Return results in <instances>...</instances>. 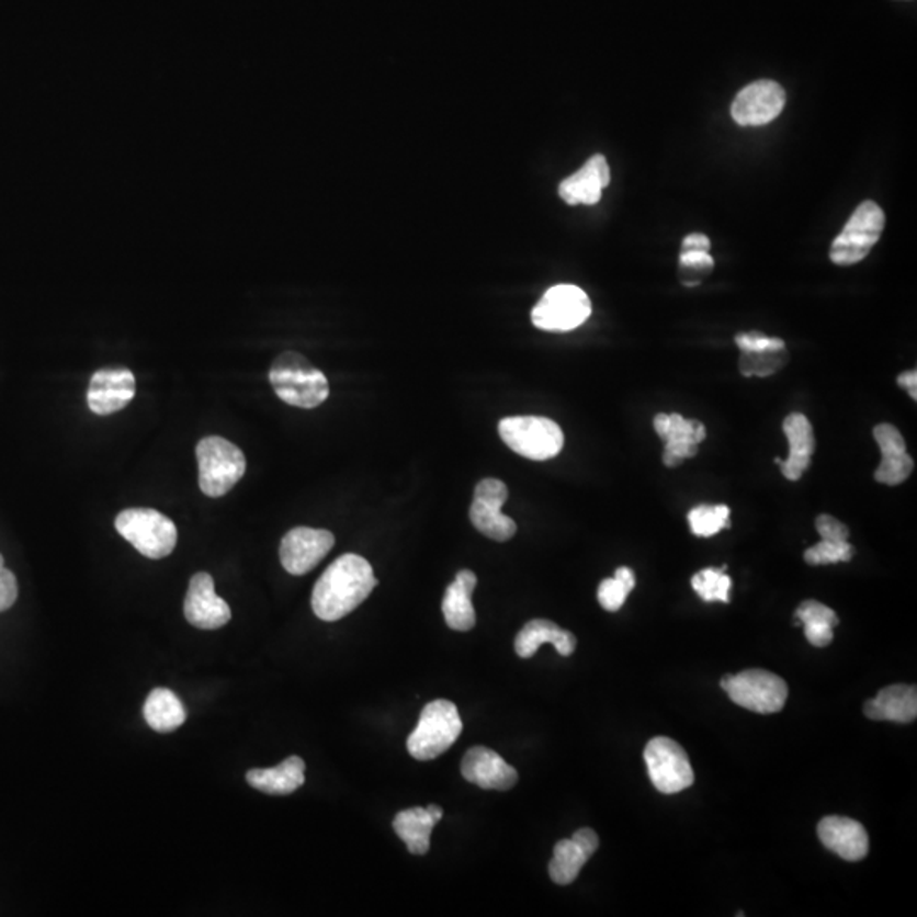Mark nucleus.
I'll list each match as a JSON object with an SVG mask.
<instances>
[{
	"mask_svg": "<svg viewBox=\"0 0 917 917\" xmlns=\"http://www.w3.org/2000/svg\"><path fill=\"white\" fill-rule=\"evenodd\" d=\"M463 733V721L451 700H433L421 711L417 727L407 740L408 752L418 761H430L452 748Z\"/></svg>",
	"mask_w": 917,
	"mask_h": 917,
	"instance_id": "obj_3",
	"label": "nucleus"
},
{
	"mask_svg": "<svg viewBox=\"0 0 917 917\" xmlns=\"http://www.w3.org/2000/svg\"><path fill=\"white\" fill-rule=\"evenodd\" d=\"M897 384L901 387H904L907 393H909L910 398L916 401L917 399V373L916 371H907V373L901 374L897 377Z\"/></svg>",
	"mask_w": 917,
	"mask_h": 917,
	"instance_id": "obj_40",
	"label": "nucleus"
},
{
	"mask_svg": "<svg viewBox=\"0 0 917 917\" xmlns=\"http://www.w3.org/2000/svg\"><path fill=\"white\" fill-rule=\"evenodd\" d=\"M269 381L279 399L291 407L312 410L324 405L330 396L327 376L297 352L279 355L272 362Z\"/></svg>",
	"mask_w": 917,
	"mask_h": 917,
	"instance_id": "obj_2",
	"label": "nucleus"
},
{
	"mask_svg": "<svg viewBox=\"0 0 917 917\" xmlns=\"http://www.w3.org/2000/svg\"><path fill=\"white\" fill-rule=\"evenodd\" d=\"M145 721L157 733H172L179 729L188 717L184 703L167 688H155L144 707Z\"/></svg>",
	"mask_w": 917,
	"mask_h": 917,
	"instance_id": "obj_28",
	"label": "nucleus"
},
{
	"mask_svg": "<svg viewBox=\"0 0 917 917\" xmlns=\"http://www.w3.org/2000/svg\"><path fill=\"white\" fill-rule=\"evenodd\" d=\"M200 488L210 498L225 497L244 478L247 459L241 449L223 437H204L196 445Z\"/></svg>",
	"mask_w": 917,
	"mask_h": 917,
	"instance_id": "obj_4",
	"label": "nucleus"
},
{
	"mask_svg": "<svg viewBox=\"0 0 917 917\" xmlns=\"http://www.w3.org/2000/svg\"><path fill=\"white\" fill-rule=\"evenodd\" d=\"M184 615L189 624L203 631H215L231 621L228 603L215 591L213 576L196 573L185 595Z\"/></svg>",
	"mask_w": 917,
	"mask_h": 917,
	"instance_id": "obj_14",
	"label": "nucleus"
},
{
	"mask_svg": "<svg viewBox=\"0 0 917 917\" xmlns=\"http://www.w3.org/2000/svg\"><path fill=\"white\" fill-rule=\"evenodd\" d=\"M476 585H478V576L469 569L459 571L454 581L449 585L444 600H442V613L452 631L467 632L476 625V612L471 602Z\"/></svg>",
	"mask_w": 917,
	"mask_h": 917,
	"instance_id": "obj_24",
	"label": "nucleus"
},
{
	"mask_svg": "<svg viewBox=\"0 0 917 917\" xmlns=\"http://www.w3.org/2000/svg\"><path fill=\"white\" fill-rule=\"evenodd\" d=\"M680 268L683 269V271L711 272L712 269H714V259H712L711 253L700 252V250H693V252H681Z\"/></svg>",
	"mask_w": 917,
	"mask_h": 917,
	"instance_id": "obj_38",
	"label": "nucleus"
},
{
	"mask_svg": "<svg viewBox=\"0 0 917 917\" xmlns=\"http://www.w3.org/2000/svg\"><path fill=\"white\" fill-rule=\"evenodd\" d=\"M690 531L697 537H714L722 529L731 527V510L727 505H699L688 513Z\"/></svg>",
	"mask_w": 917,
	"mask_h": 917,
	"instance_id": "obj_30",
	"label": "nucleus"
},
{
	"mask_svg": "<svg viewBox=\"0 0 917 917\" xmlns=\"http://www.w3.org/2000/svg\"><path fill=\"white\" fill-rule=\"evenodd\" d=\"M854 550L850 542L820 541L811 550L805 551V563L811 566H826V564L848 563L853 559Z\"/></svg>",
	"mask_w": 917,
	"mask_h": 917,
	"instance_id": "obj_34",
	"label": "nucleus"
},
{
	"mask_svg": "<svg viewBox=\"0 0 917 917\" xmlns=\"http://www.w3.org/2000/svg\"><path fill=\"white\" fill-rule=\"evenodd\" d=\"M721 687L736 705L756 714H777L789 699L785 680L767 669H746L736 677L726 675Z\"/></svg>",
	"mask_w": 917,
	"mask_h": 917,
	"instance_id": "obj_7",
	"label": "nucleus"
},
{
	"mask_svg": "<svg viewBox=\"0 0 917 917\" xmlns=\"http://www.w3.org/2000/svg\"><path fill=\"white\" fill-rule=\"evenodd\" d=\"M817 835L827 850L846 861H860L869 854V835L863 824L850 817H824Z\"/></svg>",
	"mask_w": 917,
	"mask_h": 917,
	"instance_id": "obj_19",
	"label": "nucleus"
},
{
	"mask_svg": "<svg viewBox=\"0 0 917 917\" xmlns=\"http://www.w3.org/2000/svg\"><path fill=\"white\" fill-rule=\"evenodd\" d=\"M610 184V167L603 155H593L571 178L564 179L559 185V196L564 203L587 204L593 206L602 200V191Z\"/></svg>",
	"mask_w": 917,
	"mask_h": 917,
	"instance_id": "obj_22",
	"label": "nucleus"
},
{
	"mask_svg": "<svg viewBox=\"0 0 917 917\" xmlns=\"http://www.w3.org/2000/svg\"><path fill=\"white\" fill-rule=\"evenodd\" d=\"M786 94L774 80L749 83L734 99L731 116L739 126H765L782 114Z\"/></svg>",
	"mask_w": 917,
	"mask_h": 917,
	"instance_id": "obj_13",
	"label": "nucleus"
},
{
	"mask_svg": "<svg viewBox=\"0 0 917 917\" xmlns=\"http://www.w3.org/2000/svg\"><path fill=\"white\" fill-rule=\"evenodd\" d=\"M333 545L335 537L330 531L296 527L282 539L279 557L290 575L303 576L313 571L333 550Z\"/></svg>",
	"mask_w": 917,
	"mask_h": 917,
	"instance_id": "obj_12",
	"label": "nucleus"
},
{
	"mask_svg": "<svg viewBox=\"0 0 917 917\" xmlns=\"http://www.w3.org/2000/svg\"><path fill=\"white\" fill-rule=\"evenodd\" d=\"M783 433L789 440L790 452L785 461L774 459L782 466L783 476L790 482H799L813 463L816 452V437L813 423L802 414H790L783 421Z\"/></svg>",
	"mask_w": 917,
	"mask_h": 917,
	"instance_id": "obj_21",
	"label": "nucleus"
},
{
	"mask_svg": "<svg viewBox=\"0 0 917 917\" xmlns=\"http://www.w3.org/2000/svg\"><path fill=\"white\" fill-rule=\"evenodd\" d=\"M644 761L650 782L666 795L683 792L695 783L687 751L669 737H653L644 749Z\"/></svg>",
	"mask_w": 917,
	"mask_h": 917,
	"instance_id": "obj_10",
	"label": "nucleus"
},
{
	"mask_svg": "<svg viewBox=\"0 0 917 917\" xmlns=\"http://www.w3.org/2000/svg\"><path fill=\"white\" fill-rule=\"evenodd\" d=\"M736 343L740 352H768V350L786 349L785 342L782 339L767 337V335L758 333V331L737 335Z\"/></svg>",
	"mask_w": 917,
	"mask_h": 917,
	"instance_id": "obj_35",
	"label": "nucleus"
},
{
	"mask_svg": "<svg viewBox=\"0 0 917 917\" xmlns=\"http://www.w3.org/2000/svg\"><path fill=\"white\" fill-rule=\"evenodd\" d=\"M439 823L429 807H411L396 814L393 820L396 835L399 836L411 854H427L430 850V836Z\"/></svg>",
	"mask_w": 917,
	"mask_h": 917,
	"instance_id": "obj_27",
	"label": "nucleus"
},
{
	"mask_svg": "<svg viewBox=\"0 0 917 917\" xmlns=\"http://www.w3.org/2000/svg\"><path fill=\"white\" fill-rule=\"evenodd\" d=\"M795 624L804 625L805 639L814 647H827L835 639L833 629L839 625L835 610L816 602L805 600L795 610Z\"/></svg>",
	"mask_w": 917,
	"mask_h": 917,
	"instance_id": "obj_29",
	"label": "nucleus"
},
{
	"mask_svg": "<svg viewBox=\"0 0 917 917\" xmlns=\"http://www.w3.org/2000/svg\"><path fill=\"white\" fill-rule=\"evenodd\" d=\"M873 437L882 451V461L875 471L876 482L887 486L903 485L914 471V461L907 454L903 433L891 423H880L873 430Z\"/></svg>",
	"mask_w": 917,
	"mask_h": 917,
	"instance_id": "obj_20",
	"label": "nucleus"
},
{
	"mask_svg": "<svg viewBox=\"0 0 917 917\" xmlns=\"http://www.w3.org/2000/svg\"><path fill=\"white\" fill-rule=\"evenodd\" d=\"M693 250L709 252L711 250V240H709V237L700 234L688 235L683 240V245H681V252H693Z\"/></svg>",
	"mask_w": 917,
	"mask_h": 917,
	"instance_id": "obj_39",
	"label": "nucleus"
},
{
	"mask_svg": "<svg viewBox=\"0 0 917 917\" xmlns=\"http://www.w3.org/2000/svg\"><path fill=\"white\" fill-rule=\"evenodd\" d=\"M508 500V488L495 478L482 479L474 489L469 508L473 525L491 541L507 542L517 534V523L501 511Z\"/></svg>",
	"mask_w": 917,
	"mask_h": 917,
	"instance_id": "obj_11",
	"label": "nucleus"
},
{
	"mask_svg": "<svg viewBox=\"0 0 917 917\" xmlns=\"http://www.w3.org/2000/svg\"><path fill=\"white\" fill-rule=\"evenodd\" d=\"M655 430L665 442L663 463L668 467L680 466L684 459L693 457L707 437V429L702 421L687 420L677 414L656 415Z\"/></svg>",
	"mask_w": 917,
	"mask_h": 917,
	"instance_id": "obj_15",
	"label": "nucleus"
},
{
	"mask_svg": "<svg viewBox=\"0 0 917 917\" xmlns=\"http://www.w3.org/2000/svg\"><path fill=\"white\" fill-rule=\"evenodd\" d=\"M867 717L872 721L909 724L917 717V690L914 684H892L882 688L875 699L865 702Z\"/></svg>",
	"mask_w": 917,
	"mask_h": 917,
	"instance_id": "obj_23",
	"label": "nucleus"
},
{
	"mask_svg": "<svg viewBox=\"0 0 917 917\" xmlns=\"http://www.w3.org/2000/svg\"><path fill=\"white\" fill-rule=\"evenodd\" d=\"M636 587V576L631 568L616 569L613 578L603 579L600 587H598V602L607 612H616L624 607L629 593Z\"/></svg>",
	"mask_w": 917,
	"mask_h": 917,
	"instance_id": "obj_31",
	"label": "nucleus"
},
{
	"mask_svg": "<svg viewBox=\"0 0 917 917\" xmlns=\"http://www.w3.org/2000/svg\"><path fill=\"white\" fill-rule=\"evenodd\" d=\"M885 228V215L882 207L873 201H865L854 210L850 222L846 223L839 237L833 241L831 257L836 265H854L869 256Z\"/></svg>",
	"mask_w": 917,
	"mask_h": 917,
	"instance_id": "obj_8",
	"label": "nucleus"
},
{
	"mask_svg": "<svg viewBox=\"0 0 917 917\" xmlns=\"http://www.w3.org/2000/svg\"><path fill=\"white\" fill-rule=\"evenodd\" d=\"M786 349L768 350V352H743L739 359V369L746 377H767L777 373L785 365Z\"/></svg>",
	"mask_w": 917,
	"mask_h": 917,
	"instance_id": "obj_33",
	"label": "nucleus"
},
{
	"mask_svg": "<svg viewBox=\"0 0 917 917\" xmlns=\"http://www.w3.org/2000/svg\"><path fill=\"white\" fill-rule=\"evenodd\" d=\"M376 587L371 563L359 554H343L316 581L313 612L325 622L340 621L362 605Z\"/></svg>",
	"mask_w": 917,
	"mask_h": 917,
	"instance_id": "obj_1",
	"label": "nucleus"
},
{
	"mask_svg": "<svg viewBox=\"0 0 917 917\" xmlns=\"http://www.w3.org/2000/svg\"><path fill=\"white\" fill-rule=\"evenodd\" d=\"M598 846L600 838L590 827H581L573 838L557 841L550 863V875L554 884H573L581 869L587 865V861L598 850Z\"/></svg>",
	"mask_w": 917,
	"mask_h": 917,
	"instance_id": "obj_18",
	"label": "nucleus"
},
{
	"mask_svg": "<svg viewBox=\"0 0 917 917\" xmlns=\"http://www.w3.org/2000/svg\"><path fill=\"white\" fill-rule=\"evenodd\" d=\"M550 643L556 647L561 656H571L576 649V637L573 632L564 631L554 622L535 619L527 622L516 637V650L520 658L527 659L537 653L542 644Z\"/></svg>",
	"mask_w": 917,
	"mask_h": 917,
	"instance_id": "obj_25",
	"label": "nucleus"
},
{
	"mask_svg": "<svg viewBox=\"0 0 917 917\" xmlns=\"http://www.w3.org/2000/svg\"><path fill=\"white\" fill-rule=\"evenodd\" d=\"M136 381L129 369H101L92 376L87 405L95 415H113L135 398Z\"/></svg>",
	"mask_w": 917,
	"mask_h": 917,
	"instance_id": "obj_16",
	"label": "nucleus"
},
{
	"mask_svg": "<svg viewBox=\"0 0 917 917\" xmlns=\"http://www.w3.org/2000/svg\"><path fill=\"white\" fill-rule=\"evenodd\" d=\"M727 566L722 568H705L693 575L692 588L703 602L729 603L731 581L726 573Z\"/></svg>",
	"mask_w": 917,
	"mask_h": 917,
	"instance_id": "obj_32",
	"label": "nucleus"
},
{
	"mask_svg": "<svg viewBox=\"0 0 917 917\" xmlns=\"http://www.w3.org/2000/svg\"><path fill=\"white\" fill-rule=\"evenodd\" d=\"M461 773L467 782L483 790L505 792L519 782V771L510 767L497 751L485 746H474L464 755Z\"/></svg>",
	"mask_w": 917,
	"mask_h": 917,
	"instance_id": "obj_17",
	"label": "nucleus"
},
{
	"mask_svg": "<svg viewBox=\"0 0 917 917\" xmlns=\"http://www.w3.org/2000/svg\"><path fill=\"white\" fill-rule=\"evenodd\" d=\"M591 302L581 287L559 284L551 287L532 309V324L544 331H571L590 318Z\"/></svg>",
	"mask_w": 917,
	"mask_h": 917,
	"instance_id": "obj_9",
	"label": "nucleus"
},
{
	"mask_svg": "<svg viewBox=\"0 0 917 917\" xmlns=\"http://www.w3.org/2000/svg\"><path fill=\"white\" fill-rule=\"evenodd\" d=\"M116 531L150 559L169 556L178 544V527L169 517L151 508H128L116 517Z\"/></svg>",
	"mask_w": 917,
	"mask_h": 917,
	"instance_id": "obj_5",
	"label": "nucleus"
},
{
	"mask_svg": "<svg viewBox=\"0 0 917 917\" xmlns=\"http://www.w3.org/2000/svg\"><path fill=\"white\" fill-rule=\"evenodd\" d=\"M816 529L823 541L846 542L850 539L848 527L831 516L817 517Z\"/></svg>",
	"mask_w": 917,
	"mask_h": 917,
	"instance_id": "obj_37",
	"label": "nucleus"
},
{
	"mask_svg": "<svg viewBox=\"0 0 917 917\" xmlns=\"http://www.w3.org/2000/svg\"><path fill=\"white\" fill-rule=\"evenodd\" d=\"M305 761L299 756H290L274 768H253L247 773L252 789L269 795H290L305 783Z\"/></svg>",
	"mask_w": 917,
	"mask_h": 917,
	"instance_id": "obj_26",
	"label": "nucleus"
},
{
	"mask_svg": "<svg viewBox=\"0 0 917 917\" xmlns=\"http://www.w3.org/2000/svg\"><path fill=\"white\" fill-rule=\"evenodd\" d=\"M505 444L531 461H550L564 448L563 429L545 417H507L498 423Z\"/></svg>",
	"mask_w": 917,
	"mask_h": 917,
	"instance_id": "obj_6",
	"label": "nucleus"
},
{
	"mask_svg": "<svg viewBox=\"0 0 917 917\" xmlns=\"http://www.w3.org/2000/svg\"><path fill=\"white\" fill-rule=\"evenodd\" d=\"M20 593L18 579L4 566V557L0 556V612L11 609Z\"/></svg>",
	"mask_w": 917,
	"mask_h": 917,
	"instance_id": "obj_36",
	"label": "nucleus"
}]
</instances>
